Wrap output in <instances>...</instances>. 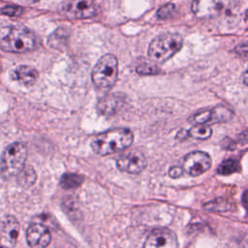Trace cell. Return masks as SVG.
Returning <instances> with one entry per match:
<instances>
[{
	"label": "cell",
	"instance_id": "6da1fadb",
	"mask_svg": "<svg viewBox=\"0 0 248 248\" xmlns=\"http://www.w3.org/2000/svg\"><path fill=\"white\" fill-rule=\"evenodd\" d=\"M132 142L133 134L129 129L116 128L97 135L90 145L96 154L105 156L124 150Z\"/></svg>",
	"mask_w": 248,
	"mask_h": 248
},
{
	"label": "cell",
	"instance_id": "7a4b0ae2",
	"mask_svg": "<svg viewBox=\"0 0 248 248\" xmlns=\"http://www.w3.org/2000/svg\"><path fill=\"white\" fill-rule=\"evenodd\" d=\"M36 37L26 27L7 26L0 30V47L5 51L23 53L36 47Z\"/></svg>",
	"mask_w": 248,
	"mask_h": 248
},
{
	"label": "cell",
	"instance_id": "3957f363",
	"mask_svg": "<svg viewBox=\"0 0 248 248\" xmlns=\"http://www.w3.org/2000/svg\"><path fill=\"white\" fill-rule=\"evenodd\" d=\"M27 150L23 143L16 141L9 144L0 158V176L8 180L16 176L24 168Z\"/></svg>",
	"mask_w": 248,
	"mask_h": 248
},
{
	"label": "cell",
	"instance_id": "277c9868",
	"mask_svg": "<svg viewBox=\"0 0 248 248\" xmlns=\"http://www.w3.org/2000/svg\"><path fill=\"white\" fill-rule=\"evenodd\" d=\"M183 39L177 33H165L155 37L148 46L150 60L163 63L173 56L182 46Z\"/></svg>",
	"mask_w": 248,
	"mask_h": 248
},
{
	"label": "cell",
	"instance_id": "5b68a950",
	"mask_svg": "<svg viewBox=\"0 0 248 248\" xmlns=\"http://www.w3.org/2000/svg\"><path fill=\"white\" fill-rule=\"evenodd\" d=\"M117 59L112 54L102 56L91 73V79L94 85L101 89L112 87L117 79Z\"/></svg>",
	"mask_w": 248,
	"mask_h": 248
},
{
	"label": "cell",
	"instance_id": "8992f818",
	"mask_svg": "<svg viewBox=\"0 0 248 248\" xmlns=\"http://www.w3.org/2000/svg\"><path fill=\"white\" fill-rule=\"evenodd\" d=\"M234 0H193L192 12L199 18H209L225 12Z\"/></svg>",
	"mask_w": 248,
	"mask_h": 248
},
{
	"label": "cell",
	"instance_id": "52a82bcc",
	"mask_svg": "<svg viewBox=\"0 0 248 248\" xmlns=\"http://www.w3.org/2000/svg\"><path fill=\"white\" fill-rule=\"evenodd\" d=\"M211 167L210 156L203 151H193L188 153L182 161V170L190 176H199L208 170Z\"/></svg>",
	"mask_w": 248,
	"mask_h": 248
},
{
	"label": "cell",
	"instance_id": "ba28073f",
	"mask_svg": "<svg viewBox=\"0 0 248 248\" xmlns=\"http://www.w3.org/2000/svg\"><path fill=\"white\" fill-rule=\"evenodd\" d=\"M61 10L67 16L77 19L92 17L97 12L93 0H65Z\"/></svg>",
	"mask_w": 248,
	"mask_h": 248
},
{
	"label": "cell",
	"instance_id": "9c48e42d",
	"mask_svg": "<svg viewBox=\"0 0 248 248\" xmlns=\"http://www.w3.org/2000/svg\"><path fill=\"white\" fill-rule=\"evenodd\" d=\"M143 248H178V240L172 231L159 228L148 234Z\"/></svg>",
	"mask_w": 248,
	"mask_h": 248
},
{
	"label": "cell",
	"instance_id": "30bf717a",
	"mask_svg": "<svg viewBox=\"0 0 248 248\" xmlns=\"http://www.w3.org/2000/svg\"><path fill=\"white\" fill-rule=\"evenodd\" d=\"M147 165V161L142 152L139 150H132L121 155L117 161L116 166L121 171L138 174L141 172Z\"/></svg>",
	"mask_w": 248,
	"mask_h": 248
},
{
	"label": "cell",
	"instance_id": "8fae6325",
	"mask_svg": "<svg viewBox=\"0 0 248 248\" xmlns=\"http://www.w3.org/2000/svg\"><path fill=\"white\" fill-rule=\"evenodd\" d=\"M19 233L18 221L12 215L0 219V248H14Z\"/></svg>",
	"mask_w": 248,
	"mask_h": 248
},
{
	"label": "cell",
	"instance_id": "7c38bea8",
	"mask_svg": "<svg viewBox=\"0 0 248 248\" xmlns=\"http://www.w3.org/2000/svg\"><path fill=\"white\" fill-rule=\"evenodd\" d=\"M26 240L31 248H46L51 241V234L46 226L33 224L26 231Z\"/></svg>",
	"mask_w": 248,
	"mask_h": 248
},
{
	"label": "cell",
	"instance_id": "4fadbf2b",
	"mask_svg": "<svg viewBox=\"0 0 248 248\" xmlns=\"http://www.w3.org/2000/svg\"><path fill=\"white\" fill-rule=\"evenodd\" d=\"M123 96H118L117 94H110L102 99L98 104V110L101 114L111 115L114 114L123 105Z\"/></svg>",
	"mask_w": 248,
	"mask_h": 248
},
{
	"label": "cell",
	"instance_id": "5bb4252c",
	"mask_svg": "<svg viewBox=\"0 0 248 248\" xmlns=\"http://www.w3.org/2000/svg\"><path fill=\"white\" fill-rule=\"evenodd\" d=\"M12 78L19 81L24 85H31L38 78V72L30 66L20 65L16 67L13 72Z\"/></svg>",
	"mask_w": 248,
	"mask_h": 248
},
{
	"label": "cell",
	"instance_id": "9a60e30c",
	"mask_svg": "<svg viewBox=\"0 0 248 248\" xmlns=\"http://www.w3.org/2000/svg\"><path fill=\"white\" fill-rule=\"evenodd\" d=\"M232 117V112L231 109L224 106H217L214 108L210 109V123L225 122L230 120Z\"/></svg>",
	"mask_w": 248,
	"mask_h": 248
},
{
	"label": "cell",
	"instance_id": "2e32d148",
	"mask_svg": "<svg viewBox=\"0 0 248 248\" xmlns=\"http://www.w3.org/2000/svg\"><path fill=\"white\" fill-rule=\"evenodd\" d=\"M18 177L17 182L22 186H31L36 181V172L31 167H25L16 175Z\"/></svg>",
	"mask_w": 248,
	"mask_h": 248
},
{
	"label": "cell",
	"instance_id": "e0dca14e",
	"mask_svg": "<svg viewBox=\"0 0 248 248\" xmlns=\"http://www.w3.org/2000/svg\"><path fill=\"white\" fill-rule=\"evenodd\" d=\"M188 134L196 140H206L210 138L212 130L205 125H195L189 130Z\"/></svg>",
	"mask_w": 248,
	"mask_h": 248
},
{
	"label": "cell",
	"instance_id": "ac0fdd59",
	"mask_svg": "<svg viewBox=\"0 0 248 248\" xmlns=\"http://www.w3.org/2000/svg\"><path fill=\"white\" fill-rule=\"evenodd\" d=\"M83 181L82 176H79L78 174L75 173H66L61 177V185L64 188H76L78 185L81 184V182Z\"/></svg>",
	"mask_w": 248,
	"mask_h": 248
},
{
	"label": "cell",
	"instance_id": "d6986e66",
	"mask_svg": "<svg viewBox=\"0 0 248 248\" xmlns=\"http://www.w3.org/2000/svg\"><path fill=\"white\" fill-rule=\"evenodd\" d=\"M238 168H239V166H238L237 161L232 160V159H228V160L223 161L220 164L217 171H218V173L225 175V174H230V173L236 171L238 170Z\"/></svg>",
	"mask_w": 248,
	"mask_h": 248
},
{
	"label": "cell",
	"instance_id": "ffe728a7",
	"mask_svg": "<svg viewBox=\"0 0 248 248\" xmlns=\"http://www.w3.org/2000/svg\"><path fill=\"white\" fill-rule=\"evenodd\" d=\"M66 38V34L64 33V30L57 29L55 32H53L49 38H48V45L51 47H58L61 46L62 42H64Z\"/></svg>",
	"mask_w": 248,
	"mask_h": 248
},
{
	"label": "cell",
	"instance_id": "44dd1931",
	"mask_svg": "<svg viewBox=\"0 0 248 248\" xmlns=\"http://www.w3.org/2000/svg\"><path fill=\"white\" fill-rule=\"evenodd\" d=\"M175 12V7L173 4L170 3V4H167L163 7H161L158 12H157V16L161 19H166V18H169L170 16H172V15L174 14Z\"/></svg>",
	"mask_w": 248,
	"mask_h": 248
},
{
	"label": "cell",
	"instance_id": "7402d4cb",
	"mask_svg": "<svg viewBox=\"0 0 248 248\" xmlns=\"http://www.w3.org/2000/svg\"><path fill=\"white\" fill-rule=\"evenodd\" d=\"M137 72L140 75H154V74H157L160 72V70L154 66V65H151V64H141V65H139L137 67Z\"/></svg>",
	"mask_w": 248,
	"mask_h": 248
},
{
	"label": "cell",
	"instance_id": "603a6c76",
	"mask_svg": "<svg viewBox=\"0 0 248 248\" xmlns=\"http://www.w3.org/2000/svg\"><path fill=\"white\" fill-rule=\"evenodd\" d=\"M2 13L6 16H18L22 13V9L18 6L9 5V6H6L5 8L2 9Z\"/></svg>",
	"mask_w": 248,
	"mask_h": 248
},
{
	"label": "cell",
	"instance_id": "cb8c5ba5",
	"mask_svg": "<svg viewBox=\"0 0 248 248\" xmlns=\"http://www.w3.org/2000/svg\"><path fill=\"white\" fill-rule=\"evenodd\" d=\"M183 170L181 167H178V166H173L169 170V175L171 177V178H178L180 177L182 174H183Z\"/></svg>",
	"mask_w": 248,
	"mask_h": 248
},
{
	"label": "cell",
	"instance_id": "d4e9b609",
	"mask_svg": "<svg viewBox=\"0 0 248 248\" xmlns=\"http://www.w3.org/2000/svg\"><path fill=\"white\" fill-rule=\"evenodd\" d=\"M246 72H244L243 73V82H244V84H246Z\"/></svg>",
	"mask_w": 248,
	"mask_h": 248
},
{
	"label": "cell",
	"instance_id": "484cf974",
	"mask_svg": "<svg viewBox=\"0 0 248 248\" xmlns=\"http://www.w3.org/2000/svg\"><path fill=\"white\" fill-rule=\"evenodd\" d=\"M27 1H30V2H37V1H39V0H27Z\"/></svg>",
	"mask_w": 248,
	"mask_h": 248
}]
</instances>
